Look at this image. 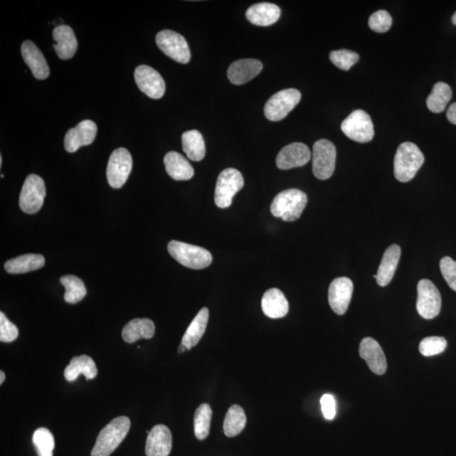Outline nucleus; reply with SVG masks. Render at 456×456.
Here are the masks:
<instances>
[{"mask_svg":"<svg viewBox=\"0 0 456 456\" xmlns=\"http://www.w3.org/2000/svg\"><path fill=\"white\" fill-rule=\"evenodd\" d=\"M130 424L127 417L112 420L99 433L91 456H110L127 436Z\"/></svg>","mask_w":456,"mask_h":456,"instance_id":"f257e3e1","label":"nucleus"},{"mask_svg":"<svg viewBox=\"0 0 456 456\" xmlns=\"http://www.w3.org/2000/svg\"><path fill=\"white\" fill-rule=\"evenodd\" d=\"M308 203L306 193L297 189H287L275 197L270 211L275 218L284 222H295L299 219Z\"/></svg>","mask_w":456,"mask_h":456,"instance_id":"f03ea898","label":"nucleus"},{"mask_svg":"<svg viewBox=\"0 0 456 456\" xmlns=\"http://www.w3.org/2000/svg\"><path fill=\"white\" fill-rule=\"evenodd\" d=\"M425 158L416 144L405 142L397 149L394 160V174L398 181L405 183L413 179L424 164Z\"/></svg>","mask_w":456,"mask_h":456,"instance_id":"7ed1b4c3","label":"nucleus"},{"mask_svg":"<svg viewBox=\"0 0 456 456\" xmlns=\"http://www.w3.org/2000/svg\"><path fill=\"white\" fill-rule=\"evenodd\" d=\"M168 250L174 259L185 267L201 270L208 267L212 262L211 253L204 248L173 240L169 243Z\"/></svg>","mask_w":456,"mask_h":456,"instance_id":"20e7f679","label":"nucleus"},{"mask_svg":"<svg viewBox=\"0 0 456 456\" xmlns=\"http://www.w3.org/2000/svg\"><path fill=\"white\" fill-rule=\"evenodd\" d=\"M245 185V180L240 171L235 169H227L218 176L216 185L215 203L219 208H228L232 205L233 198Z\"/></svg>","mask_w":456,"mask_h":456,"instance_id":"39448f33","label":"nucleus"},{"mask_svg":"<svg viewBox=\"0 0 456 456\" xmlns=\"http://www.w3.org/2000/svg\"><path fill=\"white\" fill-rule=\"evenodd\" d=\"M313 173L316 178L327 180L335 171L336 149L328 139H319L313 147Z\"/></svg>","mask_w":456,"mask_h":456,"instance_id":"423d86ee","label":"nucleus"},{"mask_svg":"<svg viewBox=\"0 0 456 456\" xmlns=\"http://www.w3.org/2000/svg\"><path fill=\"white\" fill-rule=\"evenodd\" d=\"M157 47L176 62L188 64L191 61V53L187 41L178 33L171 30H164L156 37Z\"/></svg>","mask_w":456,"mask_h":456,"instance_id":"0eeeda50","label":"nucleus"},{"mask_svg":"<svg viewBox=\"0 0 456 456\" xmlns=\"http://www.w3.org/2000/svg\"><path fill=\"white\" fill-rule=\"evenodd\" d=\"M302 95L299 90L286 89L270 97L265 106V115L270 121H281L299 105Z\"/></svg>","mask_w":456,"mask_h":456,"instance_id":"6e6552de","label":"nucleus"},{"mask_svg":"<svg viewBox=\"0 0 456 456\" xmlns=\"http://www.w3.org/2000/svg\"><path fill=\"white\" fill-rule=\"evenodd\" d=\"M133 160L129 152L125 148H119L112 152L107 168V179L110 186L120 189L124 186L132 171Z\"/></svg>","mask_w":456,"mask_h":456,"instance_id":"1a4fd4ad","label":"nucleus"},{"mask_svg":"<svg viewBox=\"0 0 456 456\" xmlns=\"http://www.w3.org/2000/svg\"><path fill=\"white\" fill-rule=\"evenodd\" d=\"M46 196V187L43 179L38 175L31 174L26 178L22 187L19 204L26 214H35L43 205Z\"/></svg>","mask_w":456,"mask_h":456,"instance_id":"9d476101","label":"nucleus"},{"mask_svg":"<svg viewBox=\"0 0 456 456\" xmlns=\"http://www.w3.org/2000/svg\"><path fill=\"white\" fill-rule=\"evenodd\" d=\"M341 130L347 137L359 143L371 142L373 124L371 117L363 110H356L342 122Z\"/></svg>","mask_w":456,"mask_h":456,"instance_id":"9b49d317","label":"nucleus"},{"mask_svg":"<svg viewBox=\"0 0 456 456\" xmlns=\"http://www.w3.org/2000/svg\"><path fill=\"white\" fill-rule=\"evenodd\" d=\"M441 295L430 280L423 279L418 284L417 310L423 318L432 319L437 317L441 309Z\"/></svg>","mask_w":456,"mask_h":456,"instance_id":"f8f14e48","label":"nucleus"},{"mask_svg":"<svg viewBox=\"0 0 456 456\" xmlns=\"http://www.w3.org/2000/svg\"><path fill=\"white\" fill-rule=\"evenodd\" d=\"M134 75L137 87L147 96L152 99H160L164 96L165 81L153 68L139 65L135 69Z\"/></svg>","mask_w":456,"mask_h":456,"instance_id":"ddd939ff","label":"nucleus"},{"mask_svg":"<svg viewBox=\"0 0 456 456\" xmlns=\"http://www.w3.org/2000/svg\"><path fill=\"white\" fill-rule=\"evenodd\" d=\"M354 292V283L347 277L334 280L329 287L328 299L331 308L337 314L342 315L349 309Z\"/></svg>","mask_w":456,"mask_h":456,"instance_id":"4468645a","label":"nucleus"},{"mask_svg":"<svg viewBox=\"0 0 456 456\" xmlns=\"http://www.w3.org/2000/svg\"><path fill=\"white\" fill-rule=\"evenodd\" d=\"M97 126L92 120L81 121L75 128L68 130L65 149L68 152H78L81 147L89 146L96 139Z\"/></svg>","mask_w":456,"mask_h":456,"instance_id":"2eb2a0df","label":"nucleus"},{"mask_svg":"<svg viewBox=\"0 0 456 456\" xmlns=\"http://www.w3.org/2000/svg\"><path fill=\"white\" fill-rule=\"evenodd\" d=\"M311 152L305 144L295 142L284 147L277 157V166L282 170L300 168L310 161Z\"/></svg>","mask_w":456,"mask_h":456,"instance_id":"dca6fc26","label":"nucleus"},{"mask_svg":"<svg viewBox=\"0 0 456 456\" xmlns=\"http://www.w3.org/2000/svg\"><path fill=\"white\" fill-rule=\"evenodd\" d=\"M173 447V437L169 428L158 424L149 432L147 444V456H169Z\"/></svg>","mask_w":456,"mask_h":456,"instance_id":"f3484780","label":"nucleus"},{"mask_svg":"<svg viewBox=\"0 0 456 456\" xmlns=\"http://www.w3.org/2000/svg\"><path fill=\"white\" fill-rule=\"evenodd\" d=\"M361 358L366 361L368 368L374 373L381 376L386 373L387 362L381 345L371 337H366L359 346Z\"/></svg>","mask_w":456,"mask_h":456,"instance_id":"a211bd4d","label":"nucleus"},{"mask_svg":"<svg viewBox=\"0 0 456 456\" xmlns=\"http://www.w3.org/2000/svg\"><path fill=\"white\" fill-rule=\"evenodd\" d=\"M22 58L30 68L31 73L38 80H46L51 75V70L40 49L31 41H26L21 45Z\"/></svg>","mask_w":456,"mask_h":456,"instance_id":"6ab92c4d","label":"nucleus"},{"mask_svg":"<svg viewBox=\"0 0 456 456\" xmlns=\"http://www.w3.org/2000/svg\"><path fill=\"white\" fill-rule=\"evenodd\" d=\"M56 43L53 45L57 55L62 60H70L78 51V43L74 31L67 25L58 26L53 31Z\"/></svg>","mask_w":456,"mask_h":456,"instance_id":"aec40b11","label":"nucleus"},{"mask_svg":"<svg viewBox=\"0 0 456 456\" xmlns=\"http://www.w3.org/2000/svg\"><path fill=\"white\" fill-rule=\"evenodd\" d=\"M263 70V65L255 58L237 60L229 66L228 78L234 85H243L256 78Z\"/></svg>","mask_w":456,"mask_h":456,"instance_id":"412c9836","label":"nucleus"},{"mask_svg":"<svg viewBox=\"0 0 456 456\" xmlns=\"http://www.w3.org/2000/svg\"><path fill=\"white\" fill-rule=\"evenodd\" d=\"M262 310L270 319L285 317L289 311V304L285 295L277 288L265 292L261 301Z\"/></svg>","mask_w":456,"mask_h":456,"instance_id":"4be33fe9","label":"nucleus"},{"mask_svg":"<svg viewBox=\"0 0 456 456\" xmlns=\"http://www.w3.org/2000/svg\"><path fill=\"white\" fill-rule=\"evenodd\" d=\"M281 16V9L272 3H259L248 9L246 17L252 24L268 26L275 23Z\"/></svg>","mask_w":456,"mask_h":456,"instance_id":"5701e85b","label":"nucleus"},{"mask_svg":"<svg viewBox=\"0 0 456 456\" xmlns=\"http://www.w3.org/2000/svg\"><path fill=\"white\" fill-rule=\"evenodd\" d=\"M164 164L166 173L177 181L191 179L195 175V170L191 164L178 152H169L164 157Z\"/></svg>","mask_w":456,"mask_h":456,"instance_id":"b1692460","label":"nucleus"},{"mask_svg":"<svg viewBox=\"0 0 456 456\" xmlns=\"http://www.w3.org/2000/svg\"><path fill=\"white\" fill-rule=\"evenodd\" d=\"M401 254V248L393 245L383 253V258L377 273V282L381 287H386L392 281L398 266Z\"/></svg>","mask_w":456,"mask_h":456,"instance_id":"393cba45","label":"nucleus"},{"mask_svg":"<svg viewBox=\"0 0 456 456\" xmlns=\"http://www.w3.org/2000/svg\"><path fill=\"white\" fill-rule=\"evenodd\" d=\"M155 324L149 319H134L123 329L122 337L125 342L134 343L141 339H151L154 336Z\"/></svg>","mask_w":456,"mask_h":456,"instance_id":"a878e982","label":"nucleus"},{"mask_svg":"<svg viewBox=\"0 0 456 456\" xmlns=\"http://www.w3.org/2000/svg\"><path fill=\"white\" fill-rule=\"evenodd\" d=\"M80 374L88 379H93L97 376V368L93 359L87 355L75 356L70 361L65 369L64 376L67 381H75Z\"/></svg>","mask_w":456,"mask_h":456,"instance_id":"bb28decb","label":"nucleus"},{"mask_svg":"<svg viewBox=\"0 0 456 456\" xmlns=\"http://www.w3.org/2000/svg\"><path fill=\"white\" fill-rule=\"evenodd\" d=\"M209 320V310L207 308H203L197 314L196 318L186 329L182 339V344L191 350L192 347L196 346L198 341H201L203 335L206 332L207 324Z\"/></svg>","mask_w":456,"mask_h":456,"instance_id":"cd10ccee","label":"nucleus"},{"mask_svg":"<svg viewBox=\"0 0 456 456\" xmlns=\"http://www.w3.org/2000/svg\"><path fill=\"white\" fill-rule=\"evenodd\" d=\"M44 265L45 259L43 255L27 254L8 260L4 264V269L10 274H22L43 268Z\"/></svg>","mask_w":456,"mask_h":456,"instance_id":"c85d7f7f","label":"nucleus"},{"mask_svg":"<svg viewBox=\"0 0 456 456\" xmlns=\"http://www.w3.org/2000/svg\"><path fill=\"white\" fill-rule=\"evenodd\" d=\"M183 150L189 159L200 161L206 156V144L202 134L198 130H189L182 135Z\"/></svg>","mask_w":456,"mask_h":456,"instance_id":"c756f323","label":"nucleus"},{"mask_svg":"<svg viewBox=\"0 0 456 456\" xmlns=\"http://www.w3.org/2000/svg\"><path fill=\"white\" fill-rule=\"evenodd\" d=\"M452 98V90L445 83H438L427 99L428 110L435 114L444 112Z\"/></svg>","mask_w":456,"mask_h":456,"instance_id":"7c9ffc66","label":"nucleus"},{"mask_svg":"<svg viewBox=\"0 0 456 456\" xmlns=\"http://www.w3.org/2000/svg\"><path fill=\"white\" fill-rule=\"evenodd\" d=\"M247 418L245 410L240 405H233L226 414L223 430L226 436L229 438L239 435L246 425Z\"/></svg>","mask_w":456,"mask_h":456,"instance_id":"2f4dec72","label":"nucleus"},{"mask_svg":"<svg viewBox=\"0 0 456 456\" xmlns=\"http://www.w3.org/2000/svg\"><path fill=\"white\" fill-rule=\"evenodd\" d=\"M60 282L65 288V300L68 304H78L87 295V289L83 280L75 275H65L60 278Z\"/></svg>","mask_w":456,"mask_h":456,"instance_id":"473e14b6","label":"nucleus"},{"mask_svg":"<svg viewBox=\"0 0 456 456\" xmlns=\"http://www.w3.org/2000/svg\"><path fill=\"white\" fill-rule=\"evenodd\" d=\"M212 410L208 404H201L196 409L193 425H195V435L198 440H203L209 435Z\"/></svg>","mask_w":456,"mask_h":456,"instance_id":"72a5a7b5","label":"nucleus"},{"mask_svg":"<svg viewBox=\"0 0 456 456\" xmlns=\"http://www.w3.org/2000/svg\"><path fill=\"white\" fill-rule=\"evenodd\" d=\"M33 442L38 456H53L54 438L45 428H40L33 433Z\"/></svg>","mask_w":456,"mask_h":456,"instance_id":"f704fd0d","label":"nucleus"},{"mask_svg":"<svg viewBox=\"0 0 456 456\" xmlns=\"http://www.w3.org/2000/svg\"><path fill=\"white\" fill-rule=\"evenodd\" d=\"M329 60L342 70H349L359 60V55L355 52L341 49L329 54Z\"/></svg>","mask_w":456,"mask_h":456,"instance_id":"c9c22d12","label":"nucleus"},{"mask_svg":"<svg viewBox=\"0 0 456 456\" xmlns=\"http://www.w3.org/2000/svg\"><path fill=\"white\" fill-rule=\"evenodd\" d=\"M447 347V341L444 337L430 336L424 338L420 343L419 351L425 356H432L442 354Z\"/></svg>","mask_w":456,"mask_h":456,"instance_id":"e433bc0d","label":"nucleus"},{"mask_svg":"<svg viewBox=\"0 0 456 456\" xmlns=\"http://www.w3.org/2000/svg\"><path fill=\"white\" fill-rule=\"evenodd\" d=\"M368 25L370 28L376 33H386L392 26V18L387 11H378L370 16Z\"/></svg>","mask_w":456,"mask_h":456,"instance_id":"4c0bfd02","label":"nucleus"},{"mask_svg":"<svg viewBox=\"0 0 456 456\" xmlns=\"http://www.w3.org/2000/svg\"><path fill=\"white\" fill-rule=\"evenodd\" d=\"M19 335L18 328L9 320L3 312L0 313V341L12 342L17 339Z\"/></svg>","mask_w":456,"mask_h":456,"instance_id":"58836bf2","label":"nucleus"},{"mask_svg":"<svg viewBox=\"0 0 456 456\" xmlns=\"http://www.w3.org/2000/svg\"><path fill=\"white\" fill-rule=\"evenodd\" d=\"M440 266L446 282L456 292V261L446 256L440 260Z\"/></svg>","mask_w":456,"mask_h":456,"instance_id":"ea45409f","label":"nucleus"},{"mask_svg":"<svg viewBox=\"0 0 456 456\" xmlns=\"http://www.w3.org/2000/svg\"><path fill=\"white\" fill-rule=\"evenodd\" d=\"M322 404V413L324 418L327 420H332L336 417V405L335 398L333 396L326 394L322 396L320 400Z\"/></svg>","mask_w":456,"mask_h":456,"instance_id":"a19ab883","label":"nucleus"},{"mask_svg":"<svg viewBox=\"0 0 456 456\" xmlns=\"http://www.w3.org/2000/svg\"><path fill=\"white\" fill-rule=\"evenodd\" d=\"M446 115L451 124H456V102L449 107Z\"/></svg>","mask_w":456,"mask_h":456,"instance_id":"79ce46f5","label":"nucleus"},{"mask_svg":"<svg viewBox=\"0 0 456 456\" xmlns=\"http://www.w3.org/2000/svg\"><path fill=\"white\" fill-rule=\"evenodd\" d=\"M187 350H188L187 347L184 346L181 343V345H180L179 349V354H183V352H184L185 351H187Z\"/></svg>","mask_w":456,"mask_h":456,"instance_id":"37998d69","label":"nucleus"},{"mask_svg":"<svg viewBox=\"0 0 456 456\" xmlns=\"http://www.w3.org/2000/svg\"><path fill=\"white\" fill-rule=\"evenodd\" d=\"M4 379H6V374L3 371L0 372V385H2V383L4 381Z\"/></svg>","mask_w":456,"mask_h":456,"instance_id":"c03bdc74","label":"nucleus"},{"mask_svg":"<svg viewBox=\"0 0 456 456\" xmlns=\"http://www.w3.org/2000/svg\"><path fill=\"white\" fill-rule=\"evenodd\" d=\"M452 21H453L454 25L456 26V12L454 14V16L452 17Z\"/></svg>","mask_w":456,"mask_h":456,"instance_id":"a18cd8bd","label":"nucleus"},{"mask_svg":"<svg viewBox=\"0 0 456 456\" xmlns=\"http://www.w3.org/2000/svg\"><path fill=\"white\" fill-rule=\"evenodd\" d=\"M3 158L2 156L0 157V166H2Z\"/></svg>","mask_w":456,"mask_h":456,"instance_id":"49530a36","label":"nucleus"}]
</instances>
